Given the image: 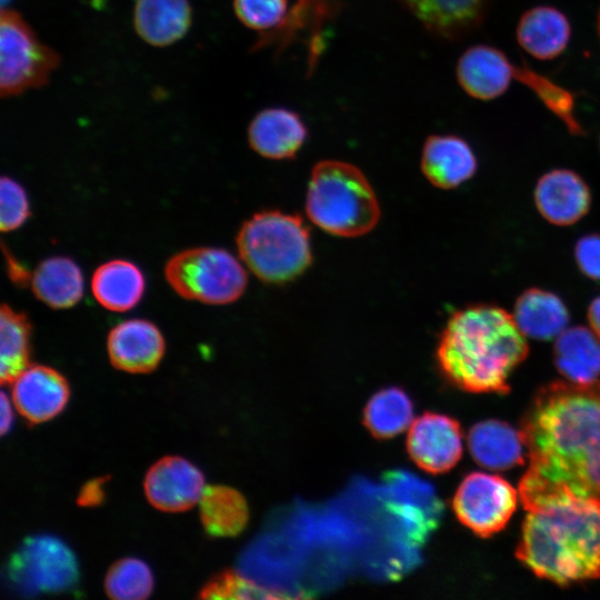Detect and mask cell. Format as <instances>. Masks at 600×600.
<instances>
[{"instance_id": "cell-9", "label": "cell", "mask_w": 600, "mask_h": 600, "mask_svg": "<svg viewBox=\"0 0 600 600\" xmlns=\"http://www.w3.org/2000/svg\"><path fill=\"white\" fill-rule=\"evenodd\" d=\"M519 492L504 479L473 472L458 487L452 508L458 520L480 537H490L509 522Z\"/></svg>"}, {"instance_id": "cell-13", "label": "cell", "mask_w": 600, "mask_h": 600, "mask_svg": "<svg viewBox=\"0 0 600 600\" xmlns=\"http://www.w3.org/2000/svg\"><path fill=\"white\" fill-rule=\"evenodd\" d=\"M11 383L16 409L32 424L58 416L70 397L67 379L48 366L30 364Z\"/></svg>"}, {"instance_id": "cell-15", "label": "cell", "mask_w": 600, "mask_h": 600, "mask_svg": "<svg viewBox=\"0 0 600 600\" xmlns=\"http://www.w3.org/2000/svg\"><path fill=\"white\" fill-rule=\"evenodd\" d=\"M514 73L516 64L502 51L486 44L466 50L457 64V79L464 92L484 101L502 96Z\"/></svg>"}, {"instance_id": "cell-26", "label": "cell", "mask_w": 600, "mask_h": 600, "mask_svg": "<svg viewBox=\"0 0 600 600\" xmlns=\"http://www.w3.org/2000/svg\"><path fill=\"white\" fill-rule=\"evenodd\" d=\"M554 363L569 381L591 382L600 376V338L584 327L562 331L556 340Z\"/></svg>"}, {"instance_id": "cell-23", "label": "cell", "mask_w": 600, "mask_h": 600, "mask_svg": "<svg viewBox=\"0 0 600 600\" xmlns=\"http://www.w3.org/2000/svg\"><path fill=\"white\" fill-rule=\"evenodd\" d=\"M34 297L52 309L76 306L83 296L84 281L80 267L68 257H50L41 261L31 276Z\"/></svg>"}, {"instance_id": "cell-36", "label": "cell", "mask_w": 600, "mask_h": 600, "mask_svg": "<svg viewBox=\"0 0 600 600\" xmlns=\"http://www.w3.org/2000/svg\"><path fill=\"white\" fill-rule=\"evenodd\" d=\"M108 477L94 478L82 486L77 498V503L81 507H96L103 502L106 492L104 483Z\"/></svg>"}, {"instance_id": "cell-16", "label": "cell", "mask_w": 600, "mask_h": 600, "mask_svg": "<svg viewBox=\"0 0 600 600\" xmlns=\"http://www.w3.org/2000/svg\"><path fill=\"white\" fill-rule=\"evenodd\" d=\"M307 136V127L299 114L278 107L257 113L248 128L250 147L258 154L273 160L293 158Z\"/></svg>"}, {"instance_id": "cell-29", "label": "cell", "mask_w": 600, "mask_h": 600, "mask_svg": "<svg viewBox=\"0 0 600 600\" xmlns=\"http://www.w3.org/2000/svg\"><path fill=\"white\" fill-rule=\"evenodd\" d=\"M413 419V404L402 389L389 387L376 392L363 410V423L377 439H390L404 431Z\"/></svg>"}, {"instance_id": "cell-20", "label": "cell", "mask_w": 600, "mask_h": 600, "mask_svg": "<svg viewBox=\"0 0 600 600\" xmlns=\"http://www.w3.org/2000/svg\"><path fill=\"white\" fill-rule=\"evenodd\" d=\"M516 34L519 44L530 56L539 60H552L566 50L571 27L560 10L538 6L521 16Z\"/></svg>"}, {"instance_id": "cell-34", "label": "cell", "mask_w": 600, "mask_h": 600, "mask_svg": "<svg viewBox=\"0 0 600 600\" xmlns=\"http://www.w3.org/2000/svg\"><path fill=\"white\" fill-rule=\"evenodd\" d=\"M30 217V203L23 187L10 177L0 180V229L2 232L20 228Z\"/></svg>"}, {"instance_id": "cell-32", "label": "cell", "mask_w": 600, "mask_h": 600, "mask_svg": "<svg viewBox=\"0 0 600 600\" xmlns=\"http://www.w3.org/2000/svg\"><path fill=\"white\" fill-rule=\"evenodd\" d=\"M202 599H281L283 593L263 588L233 570L213 576L200 590Z\"/></svg>"}, {"instance_id": "cell-35", "label": "cell", "mask_w": 600, "mask_h": 600, "mask_svg": "<svg viewBox=\"0 0 600 600\" xmlns=\"http://www.w3.org/2000/svg\"><path fill=\"white\" fill-rule=\"evenodd\" d=\"M580 270L593 280H600V234L581 238L574 249Z\"/></svg>"}, {"instance_id": "cell-6", "label": "cell", "mask_w": 600, "mask_h": 600, "mask_svg": "<svg viewBox=\"0 0 600 600\" xmlns=\"http://www.w3.org/2000/svg\"><path fill=\"white\" fill-rule=\"evenodd\" d=\"M164 277L180 297L207 304H228L238 300L248 283L247 272L229 251L197 247L172 256Z\"/></svg>"}, {"instance_id": "cell-21", "label": "cell", "mask_w": 600, "mask_h": 600, "mask_svg": "<svg viewBox=\"0 0 600 600\" xmlns=\"http://www.w3.org/2000/svg\"><path fill=\"white\" fill-rule=\"evenodd\" d=\"M523 442L519 431L498 420L474 424L468 436L473 460L490 470L502 471L524 463Z\"/></svg>"}, {"instance_id": "cell-4", "label": "cell", "mask_w": 600, "mask_h": 600, "mask_svg": "<svg viewBox=\"0 0 600 600\" xmlns=\"http://www.w3.org/2000/svg\"><path fill=\"white\" fill-rule=\"evenodd\" d=\"M306 212L326 232L346 238L368 233L380 219L377 196L363 172L339 160H323L313 167Z\"/></svg>"}, {"instance_id": "cell-37", "label": "cell", "mask_w": 600, "mask_h": 600, "mask_svg": "<svg viewBox=\"0 0 600 600\" xmlns=\"http://www.w3.org/2000/svg\"><path fill=\"white\" fill-rule=\"evenodd\" d=\"M9 278L19 287H24L31 280L28 270L17 261L9 252L4 251Z\"/></svg>"}, {"instance_id": "cell-40", "label": "cell", "mask_w": 600, "mask_h": 600, "mask_svg": "<svg viewBox=\"0 0 600 600\" xmlns=\"http://www.w3.org/2000/svg\"><path fill=\"white\" fill-rule=\"evenodd\" d=\"M598 33H599V37H600V11H599V16H598Z\"/></svg>"}, {"instance_id": "cell-18", "label": "cell", "mask_w": 600, "mask_h": 600, "mask_svg": "<svg viewBox=\"0 0 600 600\" xmlns=\"http://www.w3.org/2000/svg\"><path fill=\"white\" fill-rule=\"evenodd\" d=\"M477 160L470 146L457 136H431L422 148L421 170L430 183L452 189L476 172Z\"/></svg>"}, {"instance_id": "cell-41", "label": "cell", "mask_w": 600, "mask_h": 600, "mask_svg": "<svg viewBox=\"0 0 600 600\" xmlns=\"http://www.w3.org/2000/svg\"><path fill=\"white\" fill-rule=\"evenodd\" d=\"M10 1H11V0H1L2 8L6 7V4H7L8 2H10Z\"/></svg>"}, {"instance_id": "cell-28", "label": "cell", "mask_w": 600, "mask_h": 600, "mask_svg": "<svg viewBox=\"0 0 600 600\" xmlns=\"http://www.w3.org/2000/svg\"><path fill=\"white\" fill-rule=\"evenodd\" d=\"M31 323L24 312L0 309V380L11 383L29 364Z\"/></svg>"}, {"instance_id": "cell-39", "label": "cell", "mask_w": 600, "mask_h": 600, "mask_svg": "<svg viewBox=\"0 0 600 600\" xmlns=\"http://www.w3.org/2000/svg\"><path fill=\"white\" fill-rule=\"evenodd\" d=\"M588 321L591 330L600 338V297L590 303L588 309Z\"/></svg>"}, {"instance_id": "cell-24", "label": "cell", "mask_w": 600, "mask_h": 600, "mask_svg": "<svg viewBox=\"0 0 600 600\" xmlns=\"http://www.w3.org/2000/svg\"><path fill=\"white\" fill-rule=\"evenodd\" d=\"M426 27L454 39L473 30L482 20L486 0H401Z\"/></svg>"}, {"instance_id": "cell-19", "label": "cell", "mask_w": 600, "mask_h": 600, "mask_svg": "<svg viewBox=\"0 0 600 600\" xmlns=\"http://www.w3.org/2000/svg\"><path fill=\"white\" fill-rule=\"evenodd\" d=\"M192 9L189 0H136L133 27L152 47H168L182 39L190 29Z\"/></svg>"}, {"instance_id": "cell-2", "label": "cell", "mask_w": 600, "mask_h": 600, "mask_svg": "<svg viewBox=\"0 0 600 600\" xmlns=\"http://www.w3.org/2000/svg\"><path fill=\"white\" fill-rule=\"evenodd\" d=\"M529 346L512 314L494 306H471L447 321L437 347L443 376L468 392L507 393L508 379Z\"/></svg>"}, {"instance_id": "cell-17", "label": "cell", "mask_w": 600, "mask_h": 600, "mask_svg": "<svg viewBox=\"0 0 600 600\" xmlns=\"http://www.w3.org/2000/svg\"><path fill=\"white\" fill-rule=\"evenodd\" d=\"M534 199L542 217L557 226L577 222L588 212L591 202L584 181L564 169L542 176L536 187Z\"/></svg>"}, {"instance_id": "cell-10", "label": "cell", "mask_w": 600, "mask_h": 600, "mask_svg": "<svg viewBox=\"0 0 600 600\" xmlns=\"http://www.w3.org/2000/svg\"><path fill=\"white\" fill-rule=\"evenodd\" d=\"M384 483L388 511L399 521L409 543L423 544L437 529L443 511L433 487L403 470L384 474Z\"/></svg>"}, {"instance_id": "cell-1", "label": "cell", "mask_w": 600, "mask_h": 600, "mask_svg": "<svg viewBox=\"0 0 600 600\" xmlns=\"http://www.w3.org/2000/svg\"><path fill=\"white\" fill-rule=\"evenodd\" d=\"M519 432L529 458L518 488L527 511L572 500L600 503V381L542 387Z\"/></svg>"}, {"instance_id": "cell-11", "label": "cell", "mask_w": 600, "mask_h": 600, "mask_svg": "<svg viewBox=\"0 0 600 600\" xmlns=\"http://www.w3.org/2000/svg\"><path fill=\"white\" fill-rule=\"evenodd\" d=\"M407 451L412 461L428 473L449 471L462 454V433L458 421L440 413H423L409 429Z\"/></svg>"}, {"instance_id": "cell-14", "label": "cell", "mask_w": 600, "mask_h": 600, "mask_svg": "<svg viewBox=\"0 0 600 600\" xmlns=\"http://www.w3.org/2000/svg\"><path fill=\"white\" fill-rule=\"evenodd\" d=\"M107 350L116 369L130 373H148L160 363L166 341L153 322L146 319H129L110 330Z\"/></svg>"}, {"instance_id": "cell-12", "label": "cell", "mask_w": 600, "mask_h": 600, "mask_svg": "<svg viewBox=\"0 0 600 600\" xmlns=\"http://www.w3.org/2000/svg\"><path fill=\"white\" fill-rule=\"evenodd\" d=\"M143 489L150 504L166 512H181L200 501L204 490L202 472L190 461L168 456L147 471Z\"/></svg>"}, {"instance_id": "cell-7", "label": "cell", "mask_w": 600, "mask_h": 600, "mask_svg": "<svg viewBox=\"0 0 600 600\" xmlns=\"http://www.w3.org/2000/svg\"><path fill=\"white\" fill-rule=\"evenodd\" d=\"M6 573L10 586L24 597L71 592L79 583L74 553L51 534L26 538L10 556Z\"/></svg>"}, {"instance_id": "cell-22", "label": "cell", "mask_w": 600, "mask_h": 600, "mask_svg": "<svg viewBox=\"0 0 600 600\" xmlns=\"http://www.w3.org/2000/svg\"><path fill=\"white\" fill-rule=\"evenodd\" d=\"M146 280L141 269L123 259L100 264L91 278V291L97 302L116 312L134 308L141 300Z\"/></svg>"}, {"instance_id": "cell-31", "label": "cell", "mask_w": 600, "mask_h": 600, "mask_svg": "<svg viewBox=\"0 0 600 600\" xmlns=\"http://www.w3.org/2000/svg\"><path fill=\"white\" fill-rule=\"evenodd\" d=\"M514 78L529 87L566 123L571 133H582L573 116V98L570 92L524 66H516Z\"/></svg>"}, {"instance_id": "cell-5", "label": "cell", "mask_w": 600, "mask_h": 600, "mask_svg": "<svg viewBox=\"0 0 600 600\" xmlns=\"http://www.w3.org/2000/svg\"><path fill=\"white\" fill-rule=\"evenodd\" d=\"M239 256L267 283H286L312 262L309 229L297 214L261 211L246 220L236 238Z\"/></svg>"}, {"instance_id": "cell-27", "label": "cell", "mask_w": 600, "mask_h": 600, "mask_svg": "<svg viewBox=\"0 0 600 600\" xmlns=\"http://www.w3.org/2000/svg\"><path fill=\"white\" fill-rule=\"evenodd\" d=\"M200 503V520L210 537L239 534L247 526L249 509L244 497L228 486L206 487Z\"/></svg>"}, {"instance_id": "cell-3", "label": "cell", "mask_w": 600, "mask_h": 600, "mask_svg": "<svg viewBox=\"0 0 600 600\" xmlns=\"http://www.w3.org/2000/svg\"><path fill=\"white\" fill-rule=\"evenodd\" d=\"M516 557L559 586L600 578V503L572 500L528 511Z\"/></svg>"}, {"instance_id": "cell-25", "label": "cell", "mask_w": 600, "mask_h": 600, "mask_svg": "<svg viewBox=\"0 0 600 600\" xmlns=\"http://www.w3.org/2000/svg\"><path fill=\"white\" fill-rule=\"evenodd\" d=\"M512 316L520 331L537 340L557 338L569 322V312L561 299L537 288L519 296Z\"/></svg>"}, {"instance_id": "cell-38", "label": "cell", "mask_w": 600, "mask_h": 600, "mask_svg": "<svg viewBox=\"0 0 600 600\" xmlns=\"http://www.w3.org/2000/svg\"><path fill=\"white\" fill-rule=\"evenodd\" d=\"M0 408H1L0 431H1V434H4L11 428V424H12V421H13V414H12L10 401H9L7 394L3 391L1 392Z\"/></svg>"}, {"instance_id": "cell-33", "label": "cell", "mask_w": 600, "mask_h": 600, "mask_svg": "<svg viewBox=\"0 0 600 600\" xmlns=\"http://www.w3.org/2000/svg\"><path fill=\"white\" fill-rule=\"evenodd\" d=\"M238 19L256 31H267L280 24L288 12V0H233Z\"/></svg>"}, {"instance_id": "cell-8", "label": "cell", "mask_w": 600, "mask_h": 600, "mask_svg": "<svg viewBox=\"0 0 600 600\" xmlns=\"http://www.w3.org/2000/svg\"><path fill=\"white\" fill-rule=\"evenodd\" d=\"M59 54L44 44L22 16L1 10L0 16V93L13 97L44 86L58 68Z\"/></svg>"}, {"instance_id": "cell-30", "label": "cell", "mask_w": 600, "mask_h": 600, "mask_svg": "<svg viewBox=\"0 0 600 600\" xmlns=\"http://www.w3.org/2000/svg\"><path fill=\"white\" fill-rule=\"evenodd\" d=\"M153 576L141 559L127 557L116 561L107 571L104 590L117 600H141L150 596Z\"/></svg>"}]
</instances>
